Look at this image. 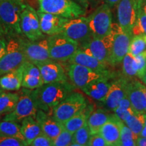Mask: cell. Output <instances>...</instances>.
<instances>
[{"label":"cell","mask_w":146,"mask_h":146,"mask_svg":"<svg viewBox=\"0 0 146 146\" xmlns=\"http://www.w3.org/2000/svg\"><path fill=\"white\" fill-rule=\"evenodd\" d=\"M76 87L68 81L43 84L33 90L39 110L49 112L74 91Z\"/></svg>","instance_id":"obj_1"},{"label":"cell","mask_w":146,"mask_h":146,"mask_svg":"<svg viewBox=\"0 0 146 146\" xmlns=\"http://www.w3.org/2000/svg\"><path fill=\"white\" fill-rule=\"evenodd\" d=\"M23 3L15 0H5L0 4V24L5 35L15 36L22 34L21 15Z\"/></svg>","instance_id":"obj_2"},{"label":"cell","mask_w":146,"mask_h":146,"mask_svg":"<svg viewBox=\"0 0 146 146\" xmlns=\"http://www.w3.org/2000/svg\"><path fill=\"white\" fill-rule=\"evenodd\" d=\"M39 10L72 19L83 16L86 10L73 0H37Z\"/></svg>","instance_id":"obj_3"},{"label":"cell","mask_w":146,"mask_h":146,"mask_svg":"<svg viewBox=\"0 0 146 146\" xmlns=\"http://www.w3.org/2000/svg\"><path fill=\"white\" fill-rule=\"evenodd\" d=\"M87 105V101L85 97L81 93L73 91L52 109V116L58 121L64 123L85 108Z\"/></svg>","instance_id":"obj_4"},{"label":"cell","mask_w":146,"mask_h":146,"mask_svg":"<svg viewBox=\"0 0 146 146\" xmlns=\"http://www.w3.org/2000/svg\"><path fill=\"white\" fill-rule=\"evenodd\" d=\"M93 38H101L108 35L112 31V15L110 6L104 3L98 7L87 17Z\"/></svg>","instance_id":"obj_5"},{"label":"cell","mask_w":146,"mask_h":146,"mask_svg":"<svg viewBox=\"0 0 146 146\" xmlns=\"http://www.w3.org/2000/svg\"><path fill=\"white\" fill-rule=\"evenodd\" d=\"M48 41L50 57L56 62L68 61L79 47L76 41L62 33L49 36Z\"/></svg>","instance_id":"obj_6"},{"label":"cell","mask_w":146,"mask_h":146,"mask_svg":"<svg viewBox=\"0 0 146 146\" xmlns=\"http://www.w3.org/2000/svg\"><path fill=\"white\" fill-rule=\"evenodd\" d=\"M67 75L72 85L76 88L82 90L90 83L102 78H112L114 76V74L110 70L100 72L76 64H70L67 69Z\"/></svg>","instance_id":"obj_7"},{"label":"cell","mask_w":146,"mask_h":146,"mask_svg":"<svg viewBox=\"0 0 146 146\" xmlns=\"http://www.w3.org/2000/svg\"><path fill=\"white\" fill-rule=\"evenodd\" d=\"M26 61L20 38L10 36L7 41L6 52L0 59V76L18 68Z\"/></svg>","instance_id":"obj_8"},{"label":"cell","mask_w":146,"mask_h":146,"mask_svg":"<svg viewBox=\"0 0 146 146\" xmlns=\"http://www.w3.org/2000/svg\"><path fill=\"white\" fill-rule=\"evenodd\" d=\"M38 110L33 90L23 88L19 92V99L15 108L12 112L5 114L3 120L21 123L28 116L35 117Z\"/></svg>","instance_id":"obj_9"},{"label":"cell","mask_w":146,"mask_h":146,"mask_svg":"<svg viewBox=\"0 0 146 146\" xmlns=\"http://www.w3.org/2000/svg\"><path fill=\"white\" fill-rule=\"evenodd\" d=\"M22 33L29 40L35 41L45 38L40 27L37 12L28 4H24L21 15Z\"/></svg>","instance_id":"obj_10"},{"label":"cell","mask_w":146,"mask_h":146,"mask_svg":"<svg viewBox=\"0 0 146 146\" xmlns=\"http://www.w3.org/2000/svg\"><path fill=\"white\" fill-rule=\"evenodd\" d=\"M60 33L76 41L79 46L85 44L93 38L87 17L84 16L69 19Z\"/></svg>","instance_id":"obj_11"},{"label":"cell","mask_w":146,"mask_h":146,"mask_svg":"<svg viewBox=\"0 0 146 146\" xmlns=\"http://www.w3.org/2000/svg\"><path fill=\"white\" fill-rule=\"evenodd\" d=\"M111 33L112 34L113 41L110 65L114 66L121 63L129 52L132 35L123 31L117 24H112Z\"/></svg>","instance_id":"obj_12"},{"label":"cell","mask_w":146,"mask_h":146,"mask_svg":"<svg viewBox=\"0 0 146 146\" xmlns=\"http://www.w3.org/2000/svg\"><path fill=\"white\" fill-rule=\"evenodd\" d=\"M20 41L27 61L37 64L52 60L49 54L48 37L35 41L20 38Z\"/></svg>","instance_id":"obj_13"},{"label":"cell","mask_w":146,"mask_h":146,"mask_svg":"<svg viewBox=\"0 0 146 146\" xmlns=\"http://www.w3.org/2000/svg\"><path fill=\"white\" fill-rule=\"evenodd\" d=\"M112 34L98 39L92 38L90 41L81 46L85 52L91 54L102 62L110 64L112 49Z\"/></svg>","instance_id":"obj_14"},{"label":"cell","mask_w":146,"mask_h":146,"mask_svg":"<svg viewBox=\"0 0 146 146\" xmlns=\"http://www.w3.org/2000/svg\"><path fill=\"white\" fill-rule=\"evenodd\" d=\"M117 15L119 26L127 33H133L137 18V10L133 0H120L118 3Z\"/></svg>","instance_id":"obj_15"},{"label":"cell","mask_w":146,"mask_h":146,"mask_svg":"<svg viewBox=\"0 0 146 146\" xmlns=\"http://www.w3.org/2000/svg\"><path fill=\"white\" fill-rule=\"evenodd\" d=\"M126 94L133 110L137 112L145 114L146 107V86L137 80L128 81Z\"/></svg>","instance_id":"obj_16"},{"label":"cell","mask_w":146,"mask_h":146,"mask_svg":"<svg viewBox=\"0 0 146 146\" xmlns=\"http://www.w3.org/2000/svg\"><path fill=\"white\" fill-rule=\"evenodd\" d=\"M36 12L39 16L41 31L44 35L49 36L60 33L62 31L64 25L69 20L61 16L46 13L39 10Z\"/></svg>","instance_id":"obj_17"},{"label":"cell","mask_w":146,"mask_h":146,"mask_svg":"<svg viewBox=\"0 0 146 146\" xmlns=\"http://www.w3.org/2000/svg\"><path fill=\"white\" fill-rule=\"evenodd\" d=\"M35 65L39 69L43 84L68 81L64 69L56 61L50 60Z\"/></svg>","instance_id":"obj_18"},{"label":"cell","mask_w":146,"mask_h":146,"mask_svg":"<svg viewBox=\"0 0 146 146\" xmlns=\"http://www.w3.org/2000/svg\"><path fill=\"white\" fill-rule=\"evenodd\" d=\"M128 81L129 80L125 76H120L110 83V86L104 101L108 108L114 111L118 107L121 100L127 95L126 88Z\"/></svg>","instance_id":"obj_19"},{"label":"cell","mask_w":146,"mask_h":146,"mask_svg":"<svg viewBox=\"0 0 146 146\" xmlns=\"http://www.w3.org/2000/svg\"><path fill=\"white\" fill-rule=\"evenodd\" d=\"M35 118L39 123L43 133L52 140H54L64 129L62 123L58 121L53 116H49L46 112L41 110H38Z\"/></svg>","instance_id":"obj_20"},{"label":"cell","mask_w":146,"mask_h":146,"mask_svg":"<svg viewBox=\"0 0 146 146\" xmlns=\"http://www.w3.org/2000/svg\"><path fill=\"white\" fill-rule=\"evenodd\" d=\"M120 120L115 114L100 128L98 133L108 144V146H120Z\"/></svg>","instance_id":"obj_21"},{"label":"cell","mask_w":146,"mask_h":146,"mask_svg":"<svg viewBox=\"0 0 146 146\" xmlns=\"http://www.w3.org/2000/svg\"><path fill=\"white\" fill-rule=\"evenodd\" d=\"M43 85L39 68L33 63L26 61L23 65L22 87L28 89H35Z\"/></svg>","instance_id":"obj_22"},{"label":"cell","mask_w":146,"mask_h":146,"mask_svg":"<svg viewBox=\"0 0 146 146\" xmlns=\"http://www.w3.org/2000/svg\"><path fill=\"white\" fill-rule=\"evenodd\" d=\"M68 61L70 64H76L100 72L109 70L107 68L106 64L102 62L99 60L85 52L83 49L79 47Z\"/></svg>","instance_id":"obj_23"},{"label":"cell","mask_w":146,"mask_h":146,"mask_svg":"<svg viewBox=\"0 0 146 146\" xmlns=\"http://www.w3.org/2000/svg\"><path fill=\"white\" fill-rule=\"evenodd\" d=\"M111 78L104 77L93 82L82 89V91L95 100L104 102L108 92L110 83L109 79Z\"/></svg>","instance_id":"obj_24"},{"label":"cell","mask_w":146,"mask_h":146,"mask_svg":"<svg viewBox=\"0 0 146 146\" xmlns=\"http://www.w3.org/2000/svg\"><path fill=\"white\" fill-rule=\"evenodd\" d=\"M23 65L0 76V87L3 91H17L21 89L23 81Z\"/></svg>","instance_id":"obj_25"},{"label":"cell","mask_w":146,"mask_h":146,"mask_svg":"<svg viewBox=\"0 0 146 146\" xmlns=\"http://www.w3.org/2000/svg\"><path fill=\"white\" fill-rule=\"evenodd\" d=\"M21 130L22 135L27 144H30L38 135L42 133L41 127L33 116H28L21 121Z\"/></svg>","instance_id":"obj_26"},{"label":"cell","mask_w":146,"mask_h":146,"mask_svg":"<svg viewBox=\"0 0 146 146\" xmlns=\"http://www.w3.org/2000/svg\"><path fill=\"white\" fill-rule=\"evenodd\" d=\"M92 106L87 104L85 108L63 123L64 128L69 132L74 134L78 129L81 128L87 123V119L92 112Z\"/></svg>","instance_id":"obj_27"},{"label":"cell","mask_w":146,"mask_h":146,"mask_svg":"<svg viewBox=\"0 0 146 146\" xmlns=\"http://www.w3.org/2000/svg\"><path fill=\"white\" fill-rule=\"evenodd\" d=\"M112 115L102 109L97 110L91 112L87 119V124L90 129L91 134L94 135L98 133L100 128L110 118Z\"/></svg>","instance_id":"obj_28"},{"label":"cell","mask_w":146,"mask_h":146,"mask_svg":"<svg viewBox=\"0 0 146 146\" xmlns=\"http://www.w3.org/2000/svg\"><path fill=\"white\" fill-rule=\"evenodd\" d=\"M19 99V92L3 91L0 94V115L7 114L14 110Z\"/></svg>","instance_id":"obj_29"},{"label":"cell","mask_w":146,"mask_h":146,"mask_svg":"<svg viewBox=\"0 0 146 146\" xmlns=\"http://www.w3.org/2000/svg\"><path fill=\"white\" fill-rule=\"evenodd\" d=\"M0 135L13 137L25 140L21 133V125L14 121L2 120L0 123Z\"/></svg>","instance_id":"obj_30"},{"label":"cell","mask_w":146,"mask_h":146,"mask_svg":"<svg viewBox=\"0 0 146 146\" xmlns=\"http://www.w3.org/2000/svg\"><path fill=\"white\" fill-rule=\"evenodd\" d=\"M145 114L135 112L125 123L133 131L134 134L139 136L145 125Z\"/></svg>","instance_id":"obj_31"},{"label":"cell","mask_w":146,"mask_h":146,"mask_svg":"<svg viewBox=\"0 0 146 146\" xmlns=\"http://www.w3.org/2000/svg\"><path fill=\"white\" fill-rule=\"evenodd\" d=\"M91 135L87 122L81 128L78 129L73 134L72 143L71 145L86 146L88 145L89 139Z\"/></svg>","instance_id":"obj_32"},{"label":"cell","mask_w":146,"mask_h":146,"mask_svg":"<svg viewBox=\"0 0 146 146\" xmlns=\"http://www.w3.org/2000/svg\"><path fill=\"white\" fill-rule=\"evenodd\" d=\"M120 146H135L137 145V139L138 136L127 127V125L120 121Z\"/></svg>","instance_id":"obj_33"},{"label":"cell","mask_w":146,"mask_h":146,"mask_svg":"<svg viewBox=\"0 0 146 146\" xmlns=\"http://www.w3.org/2000/svg\"><path fill=\"white\" fill-rule=\"evenodd\" d=\"M146 49V35H135L131 39L129 45V52L135 56L140 53L143 52Z\"/></svg>","instance_id":"obj_34"},{"label":"cell","mask_w":146,"mask_h":146,"mask_svg":"<svg viewBox=\"0 0 146 146\" xmlns=\"http://www.w3.org/2000/svg\"><path fill=\"white\" fill-rule=\"evenodd\" d=\"M123 70L126 78L136 76L137 66L135 58L129 52H128L123 60Z\"/></svg>","instance_id":"obj_35"},{"label":"cell","mask_w":146,"mask_h":146,"mask_svg":"<svg viewBox=\"0 0 146 146\" xmlns=\"http://www.w3.org/2000/svg\"><path fill=\"white\" fill-rule=\"evenodd\" d=\"M132 33L135 35H146V14L141 8L137 11V18Z\"/></svg>","instance_id":"obj_36"},{"label":"cell","mask_w":146,"mask_h":146,"mask_svg":"<svg viewBox=\"0 0 146 146\" xmlns=\"http://www.w3.org/2000/svg\"><path fill=\"white\" fill-rule=\"evenodd\" d=\"M73 134L64 129L56 138L53 140L54 146H68L72 143Z\"/></svg>","instance_id":"obj_37"},{"label":"cell","mask_w":146,"mask_h":146,"mask_svg":"<svg viewBox=\"0 0 146 146\" xmlns=\"http://www.w3.org/2000/svg\"><path fill=\"white\" fill-rule=\"evenodd\" d=\"M137 66L136 76L139 78H142L146 71V50L135 56Z\"/></svg>","instance_id":"obj_38"},{"label":"cell","mask_w":146,"mask_h":146,"mask_svg":"<svg viewBox=\"0 0 146 146\" xmlns=\"http://www.w3.org/2000/svg\"><path fill=\"white\" fill-rule=\"evenodd\" d=\"M25 140L13 137L0 135V146H26Z\"/></svg>","instance_id":"obj_39"},{"label":"cell","mask_w":146,"mask_h":146,"mask_svg":"<svg viewBox=\"0 0 146 146\" xmlns=\"http://www.w3.org/2000/svg\"><path fill=\"white\" fill-rule=\"evenodd\" d=\"M114 114L116 115L119 119L125 123L132 115L135 112L133 108H125L120 106H118L114 110Z\"/></svg>","instance_id":"obj_40"},{"label":"cell","mask_w":146,"mask_h":146,"mask_svg":"<svg viewBox=\"0 0 146 146\" xmlns=\"http://www.w3.org/2000/svg\"><path fill=\"white\" fill-rule=\"evenodd\" d=\"M31 146H53V140L44 133H41L31 143Z\"/></svg>","instance_id":"obj_41"},{"label":"cell","mask_w":146,"mask_h":146,"mask_svg":"<svg viewBox=\"0 0 146 146\" xmlns=\"http://www.w3.org/2000/svg\"><path fill=\"white\" fill-rule=\"evenodd\" d=\"M89 146H108V144L99 133L91 135L88 142Z\"/></svg>","instance_id":"obj_42"},{"label":"cell","mask_w":146,"mask_h":146,"mask_svg":"<svg viewBox=\"0 0 146 146\" xmlns=\"http://www.w3.org/2000/svg\"><path fill=\"white\" fill-rule=\"evenodd\" d=\"M98 1V0H74V1L81 5L85 10L94 5Z\"/></svg>","instance_id":"obj_43"},{"label":"cell","mask_w":146,"mask_h":146,"mask_svg":"<svg viewBox=\"0 0 146 146\" xmlns=\"http://www.w3.org/2000/svg\"><path fill=\"white\" fill-rule=\"evenodd\" d=\"M7 49V41L5 39L4 35H0V59L5 54Z\"/></svg>","instance_id":"obj_44"},{"label":"cell","mask_w":146,"mask_h":146,"mask_svg":"<svg viewBox=\"0 0 146 146\" xmlns=\"http://www.w3.org/2000/svg\"><path fill=\"white\" fill-rule=\"evenodd\" d=\"M137 145L146 146V137L138 136L137 139Z\"/></svg>","instance_id":"obj_45"},{"label":"cell","mask_w":146,"mask_h":146,"mask_svg":"<svg viewBox=\"0 0 146 146\" xmlns=\"http://www.w3.org/2000/svg\"><path fill=\"white\" fill-rule=\"evenodd\" d=\"M133 3H134L136 9L138 11V10H139V9L141 8L142 5H143L145 0H133Z\"/></svg>","instance_id":"obj_46"},{"label":"cell","mask_w":146,"mask_h":146,"mask_svg":"<svg viewBox=\"0 0 146 146\" xmlns=\"http://www.w3.org/2000/svg\"><path fill=\"white\" fill-rule=\"evenodd\" d=\"M104 1L105 3H107L109 6L113 7L114 5H117L120 0H104Z\"/></svg>","instance_id":"obj_47"},{"label":"cell","mask_w":146,"mask_h":146,"mask_svg":"<svg viewBox=\"0 0 146 146\" xmlns=\"http://www.w3.org/2000/svg\"><path fill=\"white\" fill-rule=\"evenodd\" d=\"M141 8L143 10V12L146 14V0H145V1H144V2H143V5H142V6H141Z\"/></svg>","instance_id":"obj_48"},{"label":"cell","mask_w":146,"mask_h":146,"mask_svg":"<svg viewBox=\"0 0 146 146\" xmlns=\"http://www.w3.org/2000/svg\"><path fill=\"white\" fill-rule=\"evenodd\" d=\"M0 35H5V32L4 31H3L2 27H1V24H0Z\"/></svg>","instance_id":"obj_49"},{"label":"cell","mask_w":146,"mask_h":146,"mask_svg":"<svg viewBox=\"0 0 146 146\" xmlns=\"http://www.w3.org/2000/svg\"><path fill=\"white\" fill-rule=\"evenodd\" d=\"M141 80H142V81L143 82V83L145 84V85L146 86V71L145 72V74H144L143 76V77H142Z\"/></svg>","instance_id":"obj_50"},{"label":"cell","mask_w":146,"mask_h":146,"mask_svg":"<svg viewBox=\"0 0 146 146\" xmlns=\"http://www.w3.org/2000/svg\"><path fill=\"white\" fill-rule=\"evenodd\" d=\"M15 1H18V2H20V3H23V0H15Z\"/></svg>","instance_id":"obj_51"},{"label":"cell","mask_w":146,"mask_h":146,"mask_svg":"<svg viewBox=\"0 0 146 146\" xmlns=\"http://www.w3.org/2000/svg\"><path fill=\"white\" fill-rule=\"evenodd\" d=\"M3 1H5V0H0V4H1V3H2Z\"/></svg>","instance_id":"obj_52"},{"label":"cell","mask_w":146,"mask_h":146,"mask_svg":"<svg viewBox=\"0 0 146 146\" xmlns=\"http://www.w3.org/2000/svg\"><path fill=\"white\" fill-rule=\"evenodd\" d=\"M2 91H3V90H2V89H1V87H0V94H1V93L2 92Z\"/></svg>","instance_id":"obj_53"},{"label":"cell","mask_w":146,"mask_h":146,"mask_svg":"<svg viewBox=\"0 0 146 146\" xmlns=\"http://www.w3.org/2000/svg\"><path fill=\"white\" fill-rule=\"evenodd\" d=\"M145 114H146V107H145Z\"/></svg>","instance_id":"obj_54"}]
</instances>
